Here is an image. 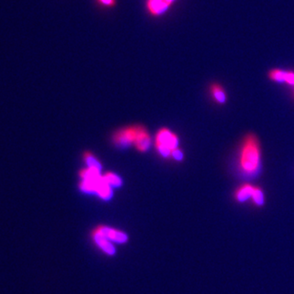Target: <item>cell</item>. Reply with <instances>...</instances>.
I'll return each mask as SVG.
<instances>
[{
  "label": "cell",
  "instance_id": "6da1fadb",
  "mask_svg": "<svg viewBox=\"0 0 294 294\" xmlns=\"http://www.w3.org/2000/svg\"><path fill=\"white\" fill-rule=\"evenodd\" d=\"M240 166L248 176L255 175L261 167V148L257 137L252 134L246 136L243 143Z\"/></svg>",
  "mask_w": 294,
  "mask_h": 294
},
{
  "label": "cell",
  "instance_id": "7a4b0ae2",
  "mask_svg": "<svg viewBox=\"0 0 294 294\" xmlns=\"http://www.w3.org/2000/svg\"><path fill=\"white\" fill-rule=\"evenodd\" d=\"M141 129V126H130V127L122 128L117 131L113 136V141L115 145L118 147L130 146L135 143L137 135Z\"/></svg>",
  "mask_w": 294,
  "mask_h": 294
},
{
  "label": "cell",
  "instance_id": "3957f363",
  "mask_svg": "<svg viewBox=\"0 0 294 294\" xmlns=\"http://www.w3.org/2000/svg\"><path fill=\"white\" fill-rule=\"evenodd\" d=\"M96 230H98L101 235L104 236L113 244L122 245V244H125L128 242L127 234L123 231L118 230V229H115V228L106 226H99L96 228Z\"/></svg>",
  "mask_w": 294,
  "mask_h": 294
},
{
  "label": "cell",
  "instance_id": "277c9868",
  "mask_svg": "<svg viewBox=\"0 0 294 294\" xmlns=\"http://www.w3.org/2000/svg\"><path fill=\"white\" fill-rule=\"evenodd\" d=\"M156 143L166 145L169 147L171 150H174L178 148L179 145V138L170 130H168L167 128H163L157 133Z\"/></svg>",
  "mask_w": 294,
  "mask_h": 294
},
{
  "label": "cell",
  "instance_id": "5b68a950",
  "mask_svg": "<svg viewBox=\"0 0 294 294\" xmlns=\"http://www.w3.org/2000/svg\"><path fill=\"white\" fill-rule=\"evenodd\" d=\"M92 238L94 243L97 245L98 248L104 252L108 256H114L117 253V248L115 247L114 244L107 240L104 236L101 235L98 230H94L92 233Z\"/></svg>",
  "mask_w": 294,
  "mask_h": 294
},
{
  "label": "cell",
  "instance_id": "8992f818",
  "mask_svg": "<svg viewBox=\"0 0 294 294\" xmlns=\"http://www.w3.org/2000/svg\"><path fill=\"white\" fill-rule=\"evenodd\" d=\"M134 144L137 147V150L140 152H145L151 145V138L149 134L147 133L146 129L143 126H141V129L137 135Z\"/></svg>",
  "mask_w": 294,
  "mask_h": 294
},
{
  "label": "cell",
  "instance_id": "52a82bcc",
  "mask_svg": "<svg viewBox=\"0 0 294 294\" xmlns=\"http://www.w3.org/2000/svg\"><path fill=\"white\" fill-rule=\"evenodd\" d=\"M170 6L164 0H147V9L153 16H161L166 13Z\"/></svg>",
  "mask_w": 294,
  "mask_h": 294
},
{
  "label": "cell",
  "instance_id": "ba28073f",
  "mask_svg": "<svg viewBox=\"0 0 294 294\" xmlns=\"http://www.w3.org/2000/svg\"><path fill=\"white\" fill-rule=\"evenodd\" d=\"M98 196L100 197L101 199L108 201L110 200L112 196H113V191H112V187H110L107 183L104 181L103 177L100 181V183L98 184V188H97V192Z\"/></svg>",
  "mask_w": 294,
  "mask_h": 294
},
{
  "label": "cell",
  "instance_id": "9c48e42d",
  "mask_svg": "<svg viewBox=\"0 0 294 294\" xmlns=\"http://www.w3.org/2000/svg\"><path fill=\"white\" fill-rule=\"evenodd\" d=\"M253 190H254V187L250 185H245L242 187H240L237 192H236L235 198L236 200L238 202H245L246 200H248L249 198L252 197L253 194Z\"/></svg>",
  "mask_w": 294,
  "mask_h": 294
},
{
  "label": "cell",
  "instance_id": "30bf717a",
  "mask_svg": "<svg viewBox=\"0 0 294 294\" xmlns=\"http://www.w3.org/2000/svg\"><path fill=\"white\" fill-rule=\"evenodd\" d=\"M211 92H212L213 97L219 103H225L226 102V93H225L224 89L222 88L221 85L213 84L211 86Z\"/></svg>",
  "mask_w": 294,
  "mask_h": 294
},
{
  "label": "cell",
  "instance_id": "8fae6325",
  "mask_svg": "<svg viewBox=\"0 0 294 294\" xmlns=\"http://www.w3.org/2000/svg\"><path fill=\"white\" fill-rule=\"evenodd\" d=\"M102 177H103L104 181L107 183L110 187H120L122 185V180L118 175H116L114 173L108 172L104 176Z\"/></svg>",
  "mask_w": 294,
  "mask_h": 294
},
{
  "label": "cell",
  "instance_id": "7c38bea8",
  "mask_svg": "<svg viewBox=\"0 0 294 294\" xmlns=\"http://www.w3.org/2000/svg\"><path fill=\"white\" fill-rule=\"evenodd\" d=\"M84 161H85L86 165L88 166V168H92V169H96L98 171H101V169H102L101 164L90 152H86L84 154Z\"/></svg>",
  "mask_w": 294,
  "mask_h": 294
},
{
  "label": "cell",
  "instance_id": "4fadbf2b",
  "mask_svg": "<svg viewBox=\"0 0 294 294\" xmlns=\"http://www.w3.org/2000/svg\"><path fill=\"white\" fill-rule=\"evenodd\" d=\"M252 199H253V202H254L255 205H257L258 206H261L264 205V203H265V196H264L263 191L259 187H254L253 194H252Z\"/></svg>",
  "mask_w": 294,
  "mask_h": 294
},
{
  "label": "cell",
  "instance_id": "5bb4252c",
  "mask_svg": "<svg viewBox=\"0 0 294 294\" xmlns=\"http://www.w3.org/2000/svg\"><path fill=\"white\" fill-rule=\"evenodd\" d=\"M285 73L283 70H271L269 72V78L274 80L276 82H284V79H285Z\"/></svg>",
  "mask_w": 294,
  "mask_h": 294
},
{
  "label": "cell",
  "instance_id": "9a60e30c",
  "mask_svg": "<svg viewBox=\"0 0 294 294\" xmlns=\"http://www.w3.org/2000/svg\"><path fill=\"white\" fill-rule=\"evenodd\" d=\"M156 147H157L158 152L163 156V157L167 158L171 155L172 150L169 147L163 145V144H159L156 143Z\"/></svg>",
  "mask_w": 294,
  "mask_h": 294
},
{
  "label": "cell",
  "instance_id": "2e32d148",
  "mask_svg": "<svg viewBox=\"0 0 294 294\" xmlns=\"http://www.w3.org/2000/svg\"><path fill=\"white\" fill-rule=\"evenodd\" d=\"M171 155H172V157L174 158V159H175L176 161H178V162H181V161L184 159V154H183V152H182L179 148H176V149L172 150Z\"/></svg>",
  "mask_w": 294,
  "mask_h": 294
},
{
  "label": "cell",
  "instance_id": "e0dca14e",
  "mask_svg": "<svg viewBox=\"0 0 294 294\" xmlns=\"http://www.w3.org/2000/svg\"><path fill=\"white\" fill-rule=\"evenodd\" d=\"M284 82H286V83H288V84H290V85H294L293 72H286V73H285Z\"/></svg>",
  "mask_w": 294,
  "mask_h": 294
},
{
  "label": "cell",
  "instance_id": "ac0fdd59",
  "mask_svg": "<svg viewBox=\"0 0 294 294\" xmlns=\"http://www.w3.org/2000/svg\"><path fill=\"white\" fill-rule=\"evenodd\" d=\"M98 3L104 7H113L116 4V0H97Z\"/></svg>",
  "mask_w": 294,
  "mask_h": 294
},
{
  "label": "cell",
  "instance_id": "d6986e66",
  "mask_svg": "<svg viewBox=\"0 0 294 294\" xmlns=\"http://www.w3.org/2000/svg\"><path fill=\"white\" fill-rule=\"evenodd\" d=\"M166 3H167L169 6H171L172 5V3L175 1V0H164Z\"/></svg>",
  "mask_w": 294,
  "mask_h": 294
}]
</instances>
